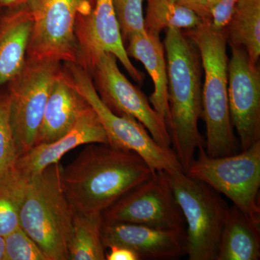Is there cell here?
Wrapping results in <instances>:
<instances>
[{"mask_svg":"<svg viewBox=\"0 0 260 260\" xmlns=\"http://www.w3.org/2000/svg\"><path fill=\"white\" fill-rule=\"evenodd\" d=\"M259 225L233 205L224 225L216 260H259Z\"/></svg>","mask_w":260,"mask_h":260,"instance_id":"19","label":"cell"},{"mask_svg":"<svg viewBox=\"0 0 260 260\" xmlns=\"http://www.w3.org/2000/svg\"><path fill=\"white\" fill-rule=\"evenodd\" d=\"M126 49L129 57L140 61L153 80L154 90L149 102L161 116L167 127L169 122L168 103V74L165 49L160 36L138 32L130 36Z\"/></svg>","mask_w":260,"mask_h":260,"instance_id":"18","label":"cell"},{"mask_svg":"<svg viewBox=\"0 0 260 260\" xmlns=\"http://www.w3.org/2000/svg\"><path fill=\"white\" fill-rule=\"evenodd\" d=\"M123 42L130 36L145 32L143 0H113Z\"/></svg>","mask_w":260,"mask_h":260,"instance_id":"25","label":"cell"},{"mask_svg":"<svg viewBox=\"0 0 260 260\" xmlns=\"http://www.w3.org/2000/svg\"><path fill=\"white\" fill-rule=\"evenodd\" d=\"M0 89L21 71L32 27L26 3L0 9Z\"/></svg>","mask_w":260,"mask_h":260,"instance_id":"17","label":"cell"},{"mask_svg":"<svg viewBox=\"0 0 260 260\" xmlns=\"http://www.w3.org/2000/svg\"><path fill=\"white\" fill-rule=\"evenodd\" d=\"M110 221L143 225L186 236L185 220L167 172H156L103 212Z\"/></svg>","mask_w":260,"mask_h":260,"instance_id":"10","label":"cell"},{"mask_svg":"<svg viewBox=\"0 0 260 260\" xmlns=\"http://www.w3.org/2000/svg\"><path fill=\"white\" fill-rule=\"evenodd\" d=\"M184 32L198 47L205 72L202 118L206 126L205 151L212 158L232 155L239 142L229 112L226 30L204 23Z\"/></svg>","mask_w":260,"mask_h":260,"instance_id":"3","label":"cell"},{"mask_svg":"<svg viewBox=\"0 0 260 260\" xmlns=\"http://www.w3.org/2000/svg\"><path fill=\"white\" fill-rule=\"evenodd\" d=\"M5 244L4 237L0 236V260H4Z\"/></svg>","mask_w":260,"mask_h":260,"instance_id":"31","label":"cell"},{"mask_svg":"<svg viewBox=\"0 0 260 260\" xmlns=\"http://www.w3.org/2000/svg\"><path fill=\"white\" fill-rule=\"evenodd\" d=\"M237 2V0H220L219 2L212 14V25L214 27L222 28L226 26Z\"/></svg>","mask_w":260,"mask_h":260,"instance_id":"28","label":"cell"},{"mask_svg":"<svg viewBox=\"0 0 260 260\" xmlns=\"http://www.w3.org/2000/svg\"><path fill=\"white\" fill-rule=\"evenodd\" d=\"M108 144L105 130L95 110L89 105L75 126L59 140L32 147L18 157L15 166L26 178L42 172L51 164L59 162L61 157L80 145Z\"/></svg>","mask_w":260,"mask_h":260,"instance_id":"15","label":"cell"},{"mask_svg":"<svg viewBox=\"0 0 260 260\" xmlns=\"http://www.w3.org/2000/svg\"><path fill=\"white\" fill-rule=\"evenodd\" d=\"M64 70L75 88L96 112L107 134L108 144L138 154L153 171H183L172 148H165L156 143L144 125L135 118L125 114L117 115L105 105L86 70L74 63H66Z\"/></svg>","mask_w":260,"mask_h":260,"instance_id":"7","label":"cell"},{"mask_svg":"<svg viewBox=\"0 0 260 260\" xmlns=\"http://www.w3.org/2000/svg\"><path fill=\"white\" fill-rule=\"evenodd\" d=\"M104 220L102 213L75 211L68 244L69 259H106V248L102 240Z\"/></svg>","mask_w":260,"mask_h":260,"instance_id":"21","label":"cell"},{"mask_svg":"<svg viewBox=\"0 0 260 260\" xmlns=\"http://www.w3.org/2000/svg\"><path fill=\"white\" fill-rule=\"evenodd\" d=\"M76 37L80 52L78 64L88 73L99 56L109 52L116 56L136 83L144 82V73L135 68L126 54L113 0H95L88 15H78Z\"/></svg>","mask_w":260,"mask_h":260,"instance_id":"13","label":"cell"},{"mask_svg":"<svg viewBox=\"0 0 260 260\" xmlns=\"http://www.w3.org/2000/svg\"><path fill=\"white\" fill-rule=\"evenodd\" d=\"M94 3L95 0H27L32 17L27 59L78 64L77 18L88 15Z\"/></svg>","mask_w":260,"mask_h":260,"instance_id":"8","label":"cell"},{"mask_svg":"<svg viewBox=\"0 0 260 260\" xmlns=\"http://www.w3.org/2000/svg\"><path fill=\"white\" fill-rule=\"evenodd\" d=\"M228 44L243 48L254 64L260 56V0H237L225 27Z\"/></svg>","mask_w":260,"mask_h":260,"instance_id":"20","label":"cell"},{"mask_svg":"<svg viewBox=\"0 0 260 260\" xmlns=\"http://www.w3.org/2000/svg\"><path fill=\"white\" fill-rule=\"evenodd\" d=\"M60 65L26 59L23 69L8 83L10 125L19 157L35 146L51 85Z\"/></svg>","mask_w":260,"mask_h":260,"instance_id":"9","label":"cell"},{"mask_svg":"<svg viewBox=\"0 0 260 260\" xmlns=\"http://www.w3.org/2000/svg\"><path fill=\"white\" fill-rule=\"evenodd\" d=\"M28 178L15 166L0 177V236L5 237L20 226V211Z\"/></svg>","mask_w":260,"mask_h":260,"instance_id":"23","label":"cell"},{"mask_svg":"<svg viewBox=\"0 0 260 260\" xmlns=\"http://www.w3.org/2000/svg\"><path fill=\"white\" fill-rule=\"evenodd\" d=\"M199 15L205 23H212V14L220 0H175Z\"/></svg>","mask_w":260,"mask_h":260,"instance_id":"27","label":"cell"},{"mask_svg":"<svg viewBox=\"0 0 260 260\" xmlns=\"http://www.w3.org/2000/svg\"><path fill=\"white\" fill-rule=\"evenodd\" d=\"M4 260H49L21 227L4 237Z\"/></svg>","mask_w":260,"mask_h":260,"instance_id":"26","label":"cell"},{"mask_svg":"<svg viewBox=\"0 0 260 260\" xmlns=\"http://www.w3.org/2000/svg\"><path fill=\"white\" fill-rule=\"evenodd\" d=\"M117 60L112 53H103L90 72L99 97L114 114L135 118L144 125L156 143L171 148L172 140L165 121L144 93L122 74Z\"/></svg>","mask_w":260,"mask_h":260,"instance_id":"11","label":"cell"},{"mask_svg":"<svg viewBox=\"0 0 260 260\" xmlns=\"http://www.w3.org/2000/svg\"><path fill=\"white\" fill-rule=\"evenodd\" d=\"M144 27L146 32L160 35L169 28L190 30L205 23L192 10L175 0H146Z\"/></svg>","mask_w":260,"mask_h":260,"instance_id":"22","label":"cell"},{"mask_svg":"<svg viewBox=\"0 0 260 260\" xmlns=\"http://www.w3.org/2000/svg\"><path fill=\"white\" fill-rule=\"evenodd\" d=\"M102 240L106 249L113 245L126 246L141 259H174L186 254V236L138 224L104 219Z\"/></svg>","mask_w":260,"mask_h":260,"instance_id":"14","label":"cell"},{"mask_svg":"<svg viewBox=\"0 0 260 260\" xmlns=\"http://www.w3.org/2000/svg\"><path fill=\"white\" fill-rule=\"evenodd\" d=\"M9 93L0 95V177L14 167L19 155L10 120Z\"/></svg>","mask_w":260,"mask_h":260,"instance_id":"24","label":"cell"},{"mask_svg":"<svg viewBox=\"0 0 260 260\" xmlns=\"http://www.w3.org/2000/svg\"><path fill=\"white\" fill-rule=\"evenodd\" d=\"M155 172L135 152L92 143L62 168L61 182L75 211L103 213Z\"/></svg>","mask_w":260,"mask_h":260,"instance_id":"1","label":"cell"},{"mask_svg":"<svg viewBox=\"0 0 260 260\" xmlns=\"http://www.w3.org/2000/svg\"><path fill=\"white\" fill-rule=\"evenodd\" d=\"M27 0H0V9L26 3Z\"/></svg>","mask_w":260,"mask_h":260,"instance_id":"30","label":"cell"},{"mask_svg":"<svg viewBox=\"0 0 260 260\" xmlns=\"http://www.w3.org/2000/svg\"><path fill=\"white\" fill-rule=\"evenodd\" d=\"M228 96L233 127L242 150L260 140V70L243 48L230 46Z\"/></svg>","mask_w":260,"mask_h":260,"instance_id":"12","label":"cell"},{"mask_svg":"<svg viewBox=\"0 0 260 260\" xmlns=\"http://www.w3.org/2000/svg\"><path fill=\"white\" fill-rule=\"evenodd\" d=\"M197 151L186 175L225 195L246 217L260 224V140L240 153L218 158L210 157L204 145Z\"/></svg>","mask_w":260,"mask_h":260,"instance_id":"6","label":"cell"},{"mask_svg":"<svg viewBox=\"0 0 260 260\" xmlns=\"http://www.w3.org/2000/svg\"><path fill=\"white\" fill-rule=\"evenodd\" d=\"M184 216L189 260H216L230 208L219 192L182 170L167 173Z\"/></svg>","mask_w":260,"mask_h":260,"instance_id":"5","label":"cell"},{"mask_svg":"<svg viewBox=\"0 0 260 260\" xmlns=\"http://www.w3.org/2000/svg\"><path fill=\"white\" fill-rule=\"evenodd\" d=\"M167 55L168 125L173 150L184 172L204 145L198 128L203 116V65L198 47L181 29L166 30L164 42Z\"/></svg>","mask_w":260,"mask_h":260,"instance_id":"2","label":"cell"},{"mask_svg":"<svg viewBox=\"0 0 260 260\" xmlns=\"http://www.w3.org/2000/svg\"><path fill=\"white\" fill-rule=\"evenodd\" d=\"M62 168L55 162L28 178L19 217L20 226L49 260L69 259L75 210L61 186Z\"/></svg>","mask_w":260,"mask_h":260,"instance_id":"4","label":"cell"},{"mask_svg":"<svg viewBox=\"0 0 260 260\" xmlns=\"http://www.w3.org/2000/svg\"><path fill=\"white\" fill-rule=\"evenodd\" d=\"M109 252H106L107 260H140V257L135 251L126 246L113 245L108 247Z\"/></svg>","mask_w":260,"mask_h":260,"instance_id":"29","label":"cell"},{"mask_svg":"<svg viewBox=\"0 0 260 260\" xmlns=\"http://www.w3.org/2000/svg\"><path fill=\"white\" fill-rule=\"evenodd\" d=\"M88 107L66 70L61 68L51 85L35 145L53 143L64 136Z\"/></svg>","mask_w":260,"mask_h":260,"instance_id":"16","label":"cell"}]
</instances>
